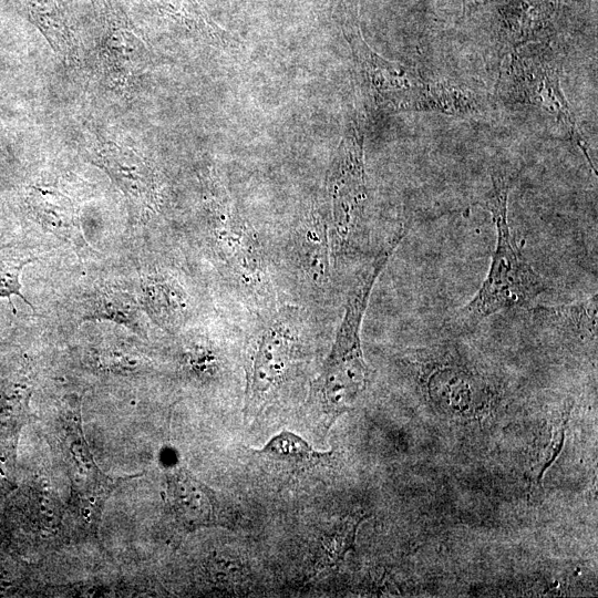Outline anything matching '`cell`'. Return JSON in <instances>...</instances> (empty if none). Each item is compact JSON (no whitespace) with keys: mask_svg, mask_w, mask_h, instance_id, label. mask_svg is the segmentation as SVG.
Segmentation results:
<instances>
[{"mask_svg":"<svg viewBox=\"0 0 598 598\" xmlns=\"http://www.w3.org/2000/svg\"><path fill=\"white\" fill-rule=\"evenodd\" d=\"M38 258L37 250L21 240L0 246V299L10 301L12 296H17L34 310L33 305L22 293L20 276L23 268Z\"/></svg>","mask_w":598,"mask_h":598,"instance_id":"cell-13","label":"cell"},{"mask_svg":"<svg viewBox=\"0 0 598 598\" xmlns=\"http://www.w3.org/2000/svg\"><path fill=\"white\" fill-rule=\"evenodd\" d=\"M364 519L365 517L363 516H348L331 533L323 537L313 565V577H318L326 570L339 565L346 554L352 549L357 530Z\"/></svg>","mask_w":598,"mask_h":598,"instance_id":"cell-15","label":"cell"},{"mask_svg":"<svg viewBox=\"0 0 598 598\" xmlns=\"http://www.w3.org/2000/svg\"><path fill=\"white\" fill-rule=\"evenodd\" d=\"M173 484V497L181 515L193 524L220 523L218 502L212 491H206L202 484L179 475ZM225 518V517H224Z\"/></svg>","mask_w":598,"mask_h":598,"instance_id":"cell-12","label":"cell"},{"mask_svg":"<svg viewBox=\"0 0 598 598\" xmlns=\"http://www.w3.org/2000/svg\"><path fill=\"white\" fill-rule=\"evenodd\" d=\"M92 162L101 167L124 195L138 207L152 208L156 198L154 171L131 148L114 143L102 144Z\"/></svg>","mask_w":598,"mask_h":598,"instance_id":"cell-6","label":"cell"},{"mask_svg":"<svg viewBox=\"0 0 598 598\" xmlns=\"http://www.w3.org/2000/svg\"><path fill=\"white\" fill-rule=\"evenodd\" d=\"M138 289L141 308L156 326L174 330L184 323L188 296L176 279L163 272H150L141 277Z\"/></svg>","mask_w":598,"mask_h":598,"instance_id":"cell-9","label":"cell"},{"mask_svg":"<svg viewBox=\"0 0 598 598\" xmlns=\"http://www.w3.org/2000/svg\"><path fill=\"white\" fill-rule=\"evenodd\" d=\"M297 320L292 311L283 312L258 338L246 374L245 417H255L262 411L290 369L298 340Z\"/></svg>","mask_w":598,"mask_h":598,"instance_id":"cell-3","label":"cell"},{"mask_svg":"<svg viewBox=\"0 0 598 598\" xmlns=\"http://www.w3.org/2000/svg\"><path fill=\"white\" fill-rule=\"evenodd\" d=\"M509 96L547 110L567 132L592 166L587 145L578 132L571 110L559 85L558 74L549 63L530 55L514 54L503 75Z\"/></svg>","mask_w":598,"mask_h":598,"instance_id":"cell-4","label":"cell"},{"mask_svg":"<svg viewBox=\"0 0 598 598\" xmlns=\"http://www.w3.org/2000/svg\"><path fill=\"white\" fill-rule=\"evenodd\" d=\"M355 51L375 101L396 110H433L437 83H426L412 69L383 59L367 45L355 42Z\"/></svg>","mask_w":598,"mask_h":598,"instance_id":"cell-5","label":"cell"},{"mask_svg":"<svg viewBox=\"0 0 598 598\" xmlns=\"http://www.w3.org/2000/svg\"><path fill=\"white\" fill-rule=\"evenodd\" d=\"M24 205L40 225L61 238L79 236L75 208L60 192L41 186H29L24 193Z\"/></svg>","mask_w":598,"mask_h":598,"instance_id":"cell-11","label":"cell"},{"mask_svg":"<svg viewBox=\"0 0 598 598\" xmlns=\"http://www.w3.org/2000/svg\"><path fill=\"white\" fill-rule=\"evenodd\" d=\"M255 461L271 475L292 478L324 465L328 452H318L301 436L290 431L274 435L261 448L250 451Z\"/></svg>","mask_w":598,"mask_h":598,"instance_id":"cell-7","label":"cell"},{"mask_svg":"<svg viewBox=\"0 0 598 598\" xmlns=\"http://www.w3.org/2000/svg\"><path fill=\"white\" fill-rule=\"evenodd\" d=\"M509 179L494 174L486 206L496 228V245L485 279L475 296L451 318L456 329L476 328L501 311L524 307L548 289L547 281L522 255L508 223Z\"/></svg>","mask_w":598,"mask_h":598,"instance_id":"cell-1","label":"cell"},{"mask_svg":"<svg viewBox=\"0 0 598 598\" xmlns=\"http://www.w3.org/2000/svg\"><path fill=\"white\" fill-rule=\"evenodd\" d=\"M209 236L217 251L237 269L254 272L257 251L247 231L235 220L225 199L213 198L208 204Z\"/></svg>","mask_w":598,"mask_h":598,"instance_id":"cell-10","label":"cell"},{"mask_svg":"<svg viewBox=\"0 0 598 598\" xmlns=\"http://www.w3.org/2000/svg\"><path fill=\"white\" fill-rule=\"evenodd\" d=\"M81 321H109L136 334L144 333L143 310L137 293L118 285H96L80 300Z\"/></svg>","mask_w":598,"mask_h":598,"instance_id":"cell-8","label":"cell"},{"mask_svg":"<svg viewBox=\"0 0 598 598\" xmlns=\"http://www.w3.org/2000/svg\"><path fill=\"white\" fill-rule=\"evenodd\" d=\"M569 419V411H566L563 417L557 422L555 431L551 435L550 443L546 450L542 464L537 468L535 482L540 484L546 471L551 466L555 460L560 454L565 442V431Z\"/></svg>","mask_w":598,"mask_h":598,"instance_id":"cell-16","label":"cell"},{"mask_svg":"<svg viewBox=\"0 0 598 598\" xmlns=\"http://www.w3.org/2000/svg\"><path fill=\"white\" fill-rule=\"evenodd\" d=\"M2 231H1V227H0V236H1Z\"/></svg>","mask_w":598,"mask_h":598,"instance_id":"cell-17","label":"cell"},{"mask_svg":"<svg viewBox=\"0 0 598 598\" xmlns=\"http://www.w3.org/2000/svg\"><path fill=\"white\" fill-rule=\"evenodd\" d=\"M328 186L334 241L339 250H348L361 238L368 200L363 137L357 124L338 147Z\"/></svg>","mask_w":598,"mask_h":598,"instance_id":"cell-2","label":"cell"},{"mask_svg":"<svg viewBox=\"0 0 598 598\" xmlns=\"http://www.w3.org/2000/svg\"><path fill=\"white\" fill-rule=\"evenodd\" d=\"M554 8L555 0H513L506 19L512 41L529 40L549 21Z\"/></svg>","mask_w":598,"mask_h":598,"instance_id":"cell-14","label":"cell"}]
</instances>
